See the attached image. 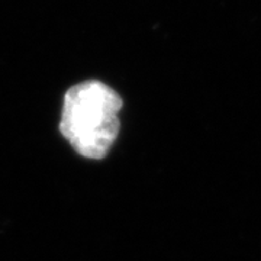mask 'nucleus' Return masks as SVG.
Segmentation results:
<instances>
[{"label":"nucleus","mask_w":261,"mask_h":261,"mask_svg":"<svg viewBox=\"0 0 261 261\" xmlns=\"http://www.w3.org/2000/svg\"><path fill=\"white\" fill-rule=\"evenodd\" d=\"M122 99L99 80L74 84L64 94L60 130L77 154L90 160L106 157L119 134Z\"/></svg>","instance_id":"1"}]
</instances>
